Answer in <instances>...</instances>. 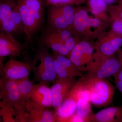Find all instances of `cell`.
<instances>
[{
	"label": "cell",
	"mask_w": 122,
	"mask_h": 122,
	"mask_svg": "<svg viewBox=\"0 0 122 122\" xmlns=\"http://www.w3.org/2000/svg\"><path fill=\"white\" fill-rule=\"evenodd\" d=\"M18 9L26 35L25 42L31 45L35 35L44 26L46 0H18Z\"/></svg>",
	"instance_id": "obj_1"
},
{
	"label": "cell",
	"mask_w": 122,
	"mask_h": 122,
	"mask_svg": "<svg viewBox=\"0 0 122 122\" xmlns=\"http://www.w3.org/2000/svg\"><path fill=\"white\" fill-rule=\"evenodd\" d=\"M87 8L76 6L72 30L81 41H93L109 30V24L97 18L91 17Z\"/></svg>",
	"instance_id": "obj_2"
},
{
	"label": "cell",
	"mask_w": 122,
	"mask_h": 122,
	"mask_svg": "<svg viewBox=\"0 0 122 122\" xmlns=\"http://www.w3.org/2000/svg\"><path fill=\"white\" fill-rule=\"evenodd\" d=\"M72 29L53 30L46 28L38 39V45L65 56H69L70 51L75 46L76 39Z\"/></svg>",
	"instance_id": "obj_3"
},
{
	"label": "cell",
	"mask_w": 122,
	"mask_h": 122,
	"mask_svg": "<svg viewBox=\"0 0 122 122\" xmlns=\"http://www.w3.org/2000/svg\"><path fill=\"white\" fill-rule=\"evenodd\" d=\"M34 59L40 61L39 65L34 66L33 69L34 82L38 81L49 86L54 83L58 78L55 69L52 54L48 52V49L38 45L35 52Z\"/></svg>",
	"instance_id": "obj_4"
},
{
	"label": "cell",
	"mask_w": 122,
	"mask_h": 122,
	"mask_svg": "<svg viewBox=\"0 0 122 122\" xmlns=\"http://www.w3.org/2000/svg\"><path fill=\"white\" fill-rule=\"evenodd\" d=\"M0 30L12 34L25 32L15 0H0Z\"/></svg>",
	"instance_id": "obj_5"
},
{
	"label": "cell",
	"mask_w": 122,
	"mask_h": 122,
	"mask_svg": "<svg viewBox=\"0 0 122 122\" xmlns=\"http://www.w3.org/2000/svg\"><path fill=\"white\" fill-rule=\"evenodd\" d=\"M122 69L120 62L116 54L98 62H90L84 68L87 72L80 79L83 82L106 78L114 76Z\"/></svg>",
	"instance_id": "obj_6"
},
{
	"label": "cell",
	"mask_w": 122,
	"mask_h": 122,
	"mask_svg": "<svg viewBox=\"0 0 122 122\" xmlns=\"http://www.w3.org/2000/svg\"><path fill=\"white\" fill-rule=\"evenodd\" d=\"M94 44V52L91 62H99L115 54L121 48L122 36L110 29L100 35Z\"/></svg>",
	"instance_id": "obj_7"
},
{
	"label": "cell",
	"mask_w": 122,
	"mask_h": 122,
	"mask_svg": "<svg viewBox=\"0 0 122 122\" xmlns=\"http://www.w3.org/2000/svg\"><path fill=\"white\" fill-rule=\"evenodd\" d=\"M81 81L89 92L90 101L94 106L101 107L112 102L116 88L106 78L86 82Z\"/></svg>",
	"instance_id": "obj_8"
},
{
	"label": "cell",
	"mask_w": 122,
	"mask_h": 122,
	"mask_svg": "<svg viewBox=\"0 0 122 122\" xmlns=\"http://www.w3.org/2000/svg\"><path fill=\"white\" fill-rule=\"evenodd\" d=\"M46 28L72 29L76 8L72 5L48 6Z\"/></svg>",
	"instance_id": "obj_9"
},
{
	"label": "cell",
	"mask_w": 122,
	"mask_h": 122,
	"mask_svg": "<svg viewBox=\"0 0 122 122\" xmlns=\"http://www.w3.org/2000/svg\"><path fill=\"white\" fill-rule=\"evenodd\" d=\"M25 61H18L10 58L4 64V68L1 77L14 80H19L29 77L30 72L36 65L35 59L26 58Z\"/></svg>",
	"instance_id": "obj_10"
},
{
	"label": "cell",
	"mask_w": 122,
	"mask_h": 122,
	"mask_svg": "<svg viewBox=\"0 0 122 122\" xmlns=\"http://www.w3.org/2000/svg\"><path fill=\"white\" fill-rule=\"evenodd\" d=\"M30 45L25 42L20 44L15 40L13 34L0 32V58L9 56L11 58L18 57L21 58L25 55V50Z\"/></svg>",
	"instance_id": "obj_11"
},
{
	"label": "cell",
	"mask_w": 122,
	"mask_h": 122,
	"mask_svg": "<svg viewBox=\"0 0 122 122\" xmlns=\"http://www.w3.org/2000/svg\"><path fill=\"white\" fill-rule=\"evenodd\" d=\"M28 122H55L57 120L56 113L49 107L38 105L30 98L25 103Z\"/></svg>",
	"instance_id": "obj_12"
},
{
	"label": "cell",
	"mask_w": 122,
	"mask_h": 122,
	"mask_svg": "<svg viewBox=\"0 0 122 122\" xmlns=\"http://www.w3.org/2000/svg\"><path fill=\"white\" fill-rule=\"evenodd\" d=\"M0 98L2 101L13 107L20 102L21 96L19 87V80L1 77Z\"/></svg>",
	"instance_id": "obj_13"
},
{
	"label": "cell",
	"mask_w": 122,
	"mask_h": 122,
	"mask_svg": "<svg viewBox=\"0 0 122 122\" xmlns=\"http://www.w3.org/2000/svg\"><path fill=\"white\" fill-rule=\"evenodd\" d=\"M75 77L58 78L51 87L52 93V107L55 109L60 106L76 83Z\"/></svg>",
	"instance_id": "obj_14"
},
{
	"label": "cell",
	"mask_w": 122,
	"mask_h": 122,
	"mask_svg": "<svg viewBox=\"0 0 122 122\" xmlns=\"http://www.w3.org/2000/svg\"><path fill=\"white\" fill-rule=\"evenodd\" d=\"M30 99L41 106L52 107V93L51 88L43 83H35Z\"/></svg>",
	"instance_id": "obj_15"
},
{
	"label": "cell",
	"mask_w": 122,
	"mask_h": 122,
	"mask_svg": "<svg viewBox=\"0 0 122 122\" xmlns=\"http://www.w3.org/2000/svg\"><path fill=\"white\" fill-rule=\"evenodd\" d=\"M122 122V105L103 109L91 117V122Z\"/></svg>",
	"instance_id": "obj_16"
},
{
	"label": "cell",
	"mask_w": 122,
	"mask_h": 122,
	"mask_svg": "<svg viewBox=\"0 0 122 122\" xmlns=\"http://www.w3.org/2000/svg\"><path fill=\"white\" fill-rule=\"evenodd\" d=\"M87 5L89 11L93 14L95 17L109 24L108 5L105 1L102 0H87Z\"/></svg>",
	"instance_id": "obj_17"
},
{
	"label": "cell",
	"mask_w": 122,
	"mask_h": 122,
	"mask_svg": "<svg viewBox=\"0 0 122 122\" xmlns=\"http://www.w3.org/2000/svg\"><path fill=\"white\" fill-rule=\"evenodd\" d=\"M81 50V65L82 72L84 68L91 61L94 52V42L92 41H81L79 42Z\"/></svg>",
	"instance_id": "obj_18"
},
{
	"label": "cell",
	"mask_w": 122,
	"mask_h": 122,
	"mask_svg": "<svg viewBox=\"0 0 122 122\" xmlns=\"http://www.w3.org/2000/svg\"><path fill=\"white\" fill-rule=\"evenodd\" d=\"M91 103L89 100L83 98H79L77 103L76 113L86 122H91V117L94 114Z\"/></svg>",
	"instance_id": "obj_19"
},
{
	"label": "cell",
	"mask_w": 122,
	"mask_h": 122,
	"mask_svg": "<svg viewBox=\"0 0 122 122\" xmlns=\"http://www.w3.org/2000/svg\"><path fill=\"white\" fill-rule=\"evenodd\" d=\"M52 53L67 70L72 74L74 77H75L76 76L81 77L83 76L82 72L68 57L54 52Z\"/></svg>",
	"instance_id": "obj_20"
},
{
	"label": "cell",
	"mask_w": 122,
	"mask_h": 122,
	"mask_svg": "<svg viewBox=\"0 0 122 122\" xmlns=\"http://www.w3.org/2000/svg\"><path fill=\"white\" fill-rule=\"evenodd\" d=\"M35 84L33 80L30 79L29 77L19 80V87L21 96V102H25L30 98Z\"/></svg>",
	"instance_id": "obj_21"
},
{
	"label": "cell",
	"mask_w": 122,
	"mask_h": 122,
	"mask_svg": "<svg viewBox=\"0 0 122 122\" xmlns=\"http://www.w3.org/2000/svg\"><path fill=\"white\" fill-rule=\"evenodd\" d=\"M0 115L2 116L3 122H16L15 112L13 107L11 106L6 102L0 101Z\"/></svg>",
	"instance_id": "obj_22"
},
{
	"label": "cell",
	"mask_w": 122,
	"mask_h": 122,
	"mask_svg": "<svg viewBox=\"0 0 122 122\" xmlns=\"http://www.w3.org/2000/svg\"><path fill=\"white\" fill-rule=\"evenodd\" d=\"M25 103L20 102L14 107L16 122H28V114Z\"/></svg>",
	"instance_id": "obj_23"
},
{
	"label": "cell",
	"mask_w": 122,
	"mask_h": 122,
	"mask_svg": "<svg viewBox=\"0 0 122 122\" xmlns=\"http://www.w3.org/2000/svg\"><path fill=\"white\" fill-rule=\"evenodd\" d=\"M70 59L79 70L82 72V68L81 65V50L79 42L78 43L75 48L71 52L69 57Z\"/></svg>",
	"instance_id": "obj_24"
},
{
	"label": "cell",
	"mask_w": 122,
	"mask_h": 122,
	"mask_svg": "<svg viewBox=\"0 0 122 122\" xmlns=\"http://www.w3.org/2000/svg\"><path fill=\"white\" fill-rule=\"evenodd\" d=\"M54 63L55 69L56 73L58 78H69L74 77L72 74L51 53Z\"/></svg>",
	"instance_id": "obj_25"
},
{
	"label": "cell",
	"mask_w": 122,
	"mask_h": 122,
	"mask_svg": "<svg viewBox=\"0 0 122 122\" xmlns=\"http://www.w3.org/2000/svg\"><path fill=\"white\" fill-rule=\"evenodd\" d=\"M46 6L72 5L79 6L84 4L87 0H46Z\"/></svg>",
	"instance_id": "obj_26"
},
{
	"label": "cell",
	"mask_w": 122,
	"mask_h": 122,
	"mask_svg": "<svg viewBox=\"0 0 122 122\" xmlns=\"http://www.w3.org/2000/svg\"><path fill=\"white\" fill-rule=\"evenodd\" d=\"M110 29L119 35L122 36V19L119 18L110 16Z\"/></svg>",
	"instance_id": "obj_27"
},
{
	"label": "cell",
	"mask_w": 122,
	"mask_h": 122,
	"mask_svg": "<svg viewBox=\"0 0 122 122\" xmlns=\"http://www.w3.org/2000/svg\"><path fill=\"white\" fill-rule=\"evenodd\" d=\"M108 12L109 16H115L122 19V4L108 5Z\"/></svg>",
	"instance_id": "obj_28"
},
{
	"label": "cell",
	"mask_w": 122,
	"mask_h": 122,
	"mask_svg": "<svg viewBox=\"0 0 122 122\" xmlns=\"http://www.w3.org/2000/svg\"><path fill=\"white\" fill-rule=\"evenodd\" d=\"M113 77H114L116 87L122 95V69Z\"/></svg>",
	"instance_id": "obj_29"
},
{
	"label": "cell",
	"mask_w": 122,
	"mask_h": 122,
	"mask_svg": "<svg viewBox=\"0 0 122 122\" xmlns=\"http://www.w3.org/2000/svg\"><path fill=\"white\" fill-rule=\"evenodd\" d=\"M62 122H86V121L84 119L75 113L69 117L64 119Z\"/></svg>",
	"instance_id": "obj_30"
},
{
	"label": "cell",
	"mask_w": 122,
	"mask_h": 122,
	"mask_svg": "<svg viewBox=\"0 0 122 122\" xmlns=\"http://www.w3.org/2000/svg\"><path fill=\"white\" fill-rule=\"evenodd\" d=\"M116 56L120 62L121 68L122 69V49L120 48L116 53Z\"/></svg>",
	"instance_id": "obj_31"
},
{
	"label": "cell",
	"mask_w": 122,
	"mask_h": 122,
	"mask_svg": "<svg viewBox=\"0 0 122 122\" xmlns=\"http://www.w3.org/2000/svg\"><path fill=\"white\" fill-rule=\"evenodd\" d=\"M102 0L105 1L108 5H113V4L115 3L117 1L118 2L119 0Z\"/></svg>",
	"instance_id": "obj_32"
},
{
	"label": "cell",
	"mask_w": 122,
	"mask_h": 122,
	"mask_svg": "<svg viewBox=\"0 0 122 122\" xmlns=\"http://www.w3.org/2000/svg\"><path fill=\"white\" fill-rule=\"evenodd\" d=\"M118 3L122 4V0H119L118 2Z\"/></svg>",
	"instance_id": "obj_33"
}]
</instances>
